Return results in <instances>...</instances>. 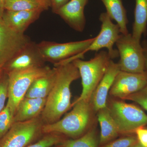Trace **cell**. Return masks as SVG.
I'll list each match as a JSON object with an SVG mask.
<instances>
[{"label": "cell", "mask_w": 147, "mask_h": 147, "mask_svg": "<svg viewBox=\"0 0 147 147\" xmlns=\"http://www.w3.org/2000/svg\"><path fill=\"white\" fill-rule=\"evenodd\" d=\"M3 70V68H2V67H0V76H1V74Z\"/></svg>", "instance_id": "obj_34"}, {"label": "cell", "mask_w": 147, "mask_h": 147, "mask_svg": "<svg viewBox=\"0 0 147 147\" xmlns=\"http://www.w3.org/2000/svg\"><path fill=\"white\" fill-rule=\"evenodd\" d=\"M99 139L94 127L76 139H65L56 147H98Z\"/></svg>", "instance_id": "obj_21"}, {"label": "cell", "mask_w": 147, "mask_h": 147, "mask_svg": "<svg viewBox=\"0 0 147 147\" xmlns=\"http://www.w3.org/2000/svg\"><path fill=\"white\" fill-rule=\"evenodd\" d=\"M45 62L38 51L37 44L32 42L6 64L3 68H5L7 74L11 71L43 66Z\"/></svg>", "instance_id": "obj_12"}, {"label": "cell", "mask_w": 147, "mask_h": 147, "mask_svg": "<svg viewBox=\"0 0 147 147\" xmlns=\"http://www.w3.org/2000/svg\"><path fill=\"white\" fill-rule=\"evenodd\" d=\"M14 115L6 105L0 113V140L9 130L14 123Z\"/></svg>", "instance_id": "obj_24"}, {"label": "cell", "mask_w": 147, "mask_h": 147, "mask_svg": "<svg viewBox=\"0 0 147 147\" xmlns=\"http://www.w3.org/2000/svg\"><path fill=\"white\" fill-rule=\"evenodd\" d=\"M134 134L139 143L144 147H147V127H141L136 129Z\"/></svg>", "instance_id": "obj_28"}, {"label": "cell", "mask_w": 147, "mask_h": 147, "mask_svg": "<svg viewBox=\"0 0 147 147\" xmlns=\"http://www.w3.org/2000/svg\"><path fill=\"white\" fill-rule=\"evenodd\" d=\"M8 76L0 80V113L5 107L6 100L8 98Z\"/></svg>", "instance_id": "obj_27"}, {"label": "cell", "mask_w": 147, "mask_h": 147, "mask_svg": "<svg viewBox=\"0 0 147 147\" xmlns=\"http://www.w3.org/2000/svg\"><path fill=\"white\" fill-rule=\"evenodd\" d=\"M4 9L13 11L46 9L38 0H5Z\"/></svg>", "instance_id": "obj_22"}, {"label": "cell", "mask_w": 147, "mask_h": 147, "mask_svg": "<svg viewBox=\"0 0 147 147\" xmlns=\"http://www.w3.org/2000/svg\"><path fill=\"white\" fill-rule=\"evenodd\" d=\"M96 113L100 128L99 139V145L100 146L115 140L120 133L107 106L98 110Z\"/></svg>", "instance_id": "obj_17"}, {"label": "cell", "mask_w": 147, "mask_h": 147, "mask_svg": "<svg viewBox=\"0 0 147 147\" xmlns=\"http://www.w3.org/2000/svg\"><path fill=\"white\" fill-rule=\"evenodd\" d=\"M147 84L146 73H134L120 70L110 89L109 94L116 98H125L142 89Z\"/></svg>", "instance_id": "obj_11"}, {"label": "cell", "mask_w": 147, "mask_h": 147, "mask_svg": "<svg viewBox=\"0 0 147 147\" xmlns=\"http://www.w3.org/2000/svg\"><path fill=\"white\" fill-rule=\"evenodd\" d=\"M99 20L101 23L100 30L99 34L90 45L83 53L69 58L68 62H71L74 60L83 59L84 55L89 51H98L102 48H106L111 59H115L119 56L118 50L114 49L120 35V28L118 25L113 23L112 19L106 12L100 13Z\"/></svg>", "instance_id": "obj_8"}, {"label": "cell", "mask_w": 147, "mask_h": 147, "mask_svg": "<svg viewBox=\"0 0 147 147\" xmlns=\"http://www.w3.org/2000/svg\"><path fill=\"white\" fill-rule=\"evenodd\" d=\"M88 1V0H70L59 9L56 13L71 28L82 32L86 27L84 10Z\"/></svg>", "instance_id": "obj_13"}, {"label": "cell", "mask_w": 147, "mask_h": 147, "mask_svg": "<svg viewBox=\"0 0 147 147\" xmlns=\"http://www.w3.org/2000/svg\"><path fill=\"white\" fill-rule=\"evenodd\" d=\"M65 136L57 133L44 134L37 142L33 143L26 147H52L56 146L65 139Z\"/></svg>", "instance_id": "obj_23"}, {"label": "cell", "mask_w": 147, "mask_h": 147, "mask_svg": "<svg viewBox=\"0 0 147 147\" xmlns=\"http://www.w3.org/2000/svg\"><path fill=\"white\" fill-rule=\"evenodd\" d=\"M55 82L40 116L44 124L54 123L71 108V83L80 78L78 68L72 62L55 66Z\"/></svg>", "instance_id": "obj_1"}, {"label": "cell", "mask_w": 147, "mask_h": 147, "mask_svg": "<svg viewBox=\"0 0 147 147\" xmlns=\"http://www.w3.org/2000/svg\"><path fill=\"white\" fill-rule=\"evenodd\" d=\"M56 74V68L55 67L44 76L35 80L29 88L25 97L47 98L53 88Z\"/></svg>", "instance_id": "obj_18"}, {"label": "cell", "mask_w": 147, "mask_h": 147, "mask_svg": "<svg viewBox=\"0 0 147 147\" xmlns=\"http://www.w3.org/2000/svg\"><path fill=\"white\" fill-rule=\"evenodd\" d=\"M3 9H0V67L7 63L32 42L24 34L11 30L3 20Z\"/></svg>", "instance_id": "obj_10"}, {"label": "cell", "mask_w": 147, "mask_h": 147, "mask_svg": "<svg viewBox=\"0 0 147 147\" xmlns=\"http://www.w3.org/2000/svg\"><path fill=\"white\" fill-rule=\"evenodd\" d=\"M42 11L6 10L3 11L2 17L5 24L11 30L17 33L24 34V32L29 26L39 18Z\"/></svg>", "instance_id": "obj_15"}, {"label": "cell", "mask_w": 147, "mask_h": 147, "mask_svg": "<svg viewBox=\"0 0 147 147\" xmlns=\"http://www.w3.org/2000/svg\"><path fill=\"white\" fill-rule=\"evenodd\" d=\"M55 13L62 6L67 3L70 0H50Z\"/></svg>", "instance_id": "obj_29"}, {"label": "cell", "mask_w": 147, "mask_h": 147, "mask_svg": "<svg viewBox=\"0 0 147 147\" xmlns=\"http://www.w3.org/2000/svg\"><path fill=\"white\" fill-rule=\"evenodd\" d=\"M134 22L132 27V36L141 41L143 35L147 31V0H135Z\"/></svg>", "instance_id": "obj_20"}, {"label": "cell", "mask_w": 147, "mask_h": 147, "mask_svg": "<svg viewBox=\"0 0 147 147\" xmlns=\"http://www.w3.org/2000/svg\"><path fill=\"white\" fill-rule=\"evenodd\" d=\"M141 44L143 47L145 57L144 72L146 74L147 76V40H144L141 42Z\"/></svg>", "instance_id": "obj_30"}, {"label": "cell", "mask_w": 147, "mask_h": 147, "mask_svg": "<svg viewBox=\"0 0 147 147\" xmlns=\"http://www.w3.org/2000/svg\"><path fill=\"white\" fill-rule=\"evenodd\" d=\"M124 100L134 101L147 111V84L142 89L127 96Z\"/></svg>", "instance_id": "obj_26"}, {"label": "cell", "mask_w": 147, "mask_h": 147, "mask_svg": "<svg viewBox=\"0 0 147 147\" xmlns=\"http://www.w3.org/2000/svg\"><path fill=\"white\" fill-rule=\"evenodd\" d=\"M107 107L120 134H134L137 128L147 125V115L137 105L116 98L108 102Z\"/></svg>", "instance_id": "obj_4"}, {"label": "cell", "mask_w": 147, "mask_h": 147, "mask_svg": "<svg viewBox=\"0 0 147 147\" xmlns=\"http://www.w3.org/2000/svg\"><path fill=\"white\" fill-rule=\"evenodd\" d=\"M106 8V13L112 20L117 22L120 28L121 34L129 33L127 25L128 20L126 11L123 4L122 0H101Z\"/></svg>", "instance_id": "obj_19"}, {"label": "cell", "mask_w": 147, "mask_h": 147, "mask_svg": "<svg viewBox=\"0 0 147 147\" xmlns=\"http://www.w3.org/2000/svg\"><path fill=\"white\" fill-rule=\"evenodd\" d=\"M52 68L48 66L11 71L7 74L8 100L6 105L15 115L18 104L25 97L31 85L38 78L46 74Z\"/></svg>", "instance_id": "obj_5"}, {"label": "cell", "mask_w": 147, "mask_h": 147, "mask_svg": "<svg viewBox=\"0 0 147 147\" xmlns=\"http://www.w3.org/2000/svg\"><path fill=\"white\" fill-rule=\"evenodd\" d=\"M111 60L108 51H100L90 60L81 59L71 62L78 68L82 78V94L74 101H91L94 92L103 78Z\"/></svg>", "instance_id": "obj_3"}, {"label": "cell", "mask_w": 147, "mask_h": 147, "mask_svg": "<svg viewBox=\"0 0 147 147\" xmlns=\"http://www.w3.org/2000/svg\"><path fill=\"white\" fill-rule=\"evenodd\" d=\"M120 70L118 63L111 60L105 75L94 92L91 100L95 113L107 107L108 94L115 78Z\"/></svg>", "instance_id": "obj_14"}, {"label": "cell", "mask_w": 147, "mask_h": 147, "mask_svg": "<svg viewBox=\"0 0 147 147\" xmlns=\"http://www.w3.org/2000/svg\"><path fill=\"white\" fill-rule=\"evenodd\" d=\"M44 122L39 116L30 120L14 123L0 140V147H26L42 134Z\"/></svg>", "instance_id": "obj_7"}, {"label": "cell", "mask_w": 147, "mask_h": 147, "mask_svg": "<svg viewBox=\"0 0 147 147\" xmlns=\"http://www.w3.org/2000/svg\"><path fill=\"white\" fill-rule=\"evenodd\" d=\"M95 38V37L80 41L62 43L42 41L37 44V46L45 61L55 64L83 53Z\"/></svg>", "instance_id": "obj_9"}, {"label": "cell", "mask_w": 147, "mask_h": 147, "mask_svg": "<svg viewBox=\"0 0 147 147\" xmlns=\"http://www.w3.org/2000/svg\"><path fill=\"white\" fill-rule=\"evenodd\" d=\"M72 110L63 118L53 123L43 125V134L57 133L76 139L92 127L94 113L91 101L80 100L71 103Z\"/></svg>", "instance_id": "obj_2"}, {"label": "cell", "mask_w": 147, "mask_h": 147, "mask_svg": "<svg viewBox=\"0 0 147 147\" xmlns=\"http://www.w3.org/2000/svg\"><path fill=\"white\" fill-rule=\"evenodd\" d=\"M115 44L120 57L118 63L121 71L144 73L145 57L141 41L134 38L131 34H121Z\"/></svg>", "instance_id": "obj_6"}, {"label": "cell", "mask_w": 147, "mask_h": 147, "mask_svg": "<svg viewBox=\"0 0 147 147\" xmlns=\"http://www.w3.org/2000/svg\"><path fill=\"white\" fill-rule=\"evenodd\" d=\"M44 7L45 9H47L48 7L51 5L50 0H38Z\"/></svg>", "instance_id": "obj_31"}, {"label": "cell", "mask_w": 147, "mask_h": 147, "mask_svg": "<svg viewBox=\"0 0 147 147\" xmlns=\"http://www.w3.org/2000/svg\"><path fill=\"white\" fill-rule=\"evenodd\" d=\"M131 147H143V146H142V145L140 144L139 143V142H138V143H137V144H135L134 145V146H132Z\"/></svg>", "instance_id": "obj_33"}, {"label": "cell", "mask_w": 147, "mask_h": 147, "mask_svg": "<svg viewBox=\"0 0 147 147\" xmlns=\"http://www.w3.org/2000/svg\"><path fill=\"white\" fill-rule=\"evenodd\" d=\"M46 98L24 97L18 104L14 116V123L30 120L40 116L45 107Z\"/></svg>", "instance_id": "obj_16"}, {"label": "cell", "mask_w": 147, "mask_h": 147, "mask_svg": "<svg viewBox=\"0 0 147 147\" xmlns=\"http://www.w3.org/2000/svg\"><path fill=\"white\" fill-rule=\"evenodd\" d=\"M138 142L135 134H128L98 147H131Z\"/></svg>", "instance_id": "obj_25"}, {"label": "cell", "mask_w": 147, "mask_h": 147, "mask_svg": "<svg viewBox=\"0 0 147 147\" xmlns=\"http://www.w3.org/2000/svg\"><path fill=\"white\" fill-rule=\"evenodd\" d=\"M5 0H0V9H4V5Z\"/></svg>", "instance_id": "obj_32"}]
</instances>
